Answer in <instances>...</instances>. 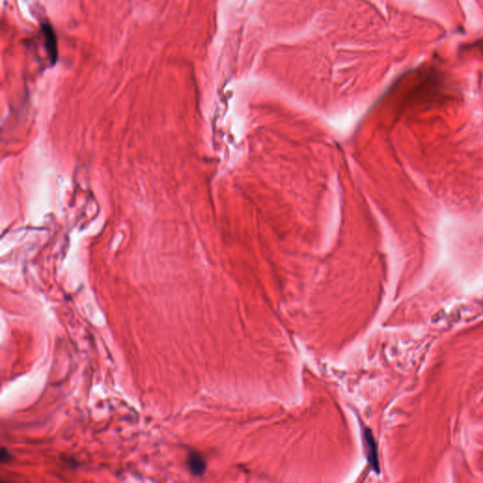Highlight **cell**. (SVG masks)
Instances as JSON below:
<instances>
[{"instance_id": "obj_1", "label": "cell", "mask_w": 483, "mask_h": 483, "mask_svg": "<svg viewBox=\"0 0 483 483\" xmlns=\"http://www.w3.org/2000/svg\"><path fill=\"white\" fill-rule=\"evenodd\" d=\"M364 442L366 446V457L369 465H371L373 470L376 473H380V462L378 455V446L374 435L372 433L371 429L365 428L363 432Z\"/></svg>"}, {"instance_id": "obj_2", "label": "cell", "mask_w": 483, "mask_h": 483, "mask_svg": "<svg viewBox=\"0 0 483 483\" xmlns=\"http://www.w3.org/2000/svg\"><path fill=\"white\" fill-rule=\"evenodd\" d=\"M42 31L46 39V47H47L48 56L50 58L51 63L54 65L57 61L58 50H57V42L55 32L52 27L48 23H44L42 25Z\"/></svg>"}, {"instance_id": "obj_3", "label": "cell", "mask_w": 483, "mask_h": 483, "mask_svg": "<svg viewBox=\"0 0 483 483\" xmlns=\"http://www.w3.org/2000/svg\"><path fill=\"white\" fill-rule=\"evenodd\" d=\"M187 466L190 472L195 476H203L207 468L204 458L199 452L190 451L187 456Z\"/></svg>"}, {"instance_id": "obj_4", "label": "cell", "mask_w": 483, "mask_h": 483, "mask_svg": "<svg viewBox=\"0 0 483 483\" xmlns=\"http://www.w3.org/2000/svg\"><path fill=\"white\" fill-rule=\"evenodd\" d=\"M10 456H9V453L3 447L2 448V451H1V461L2 463H5L7 461H9Z\"/></svg>"}, {"instance_id": "obj_5", "label": "cell", "mask_w": 483, "mask_h": 483, "mask_svg": "<svg viewBox=\"0 0 483 483\" xmlns=\"http://www.w3.org/2000/svg\"></svg>"}]
</instances>
